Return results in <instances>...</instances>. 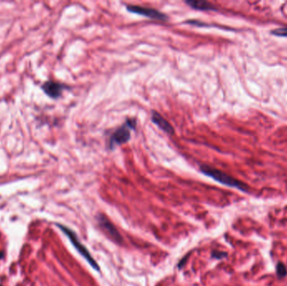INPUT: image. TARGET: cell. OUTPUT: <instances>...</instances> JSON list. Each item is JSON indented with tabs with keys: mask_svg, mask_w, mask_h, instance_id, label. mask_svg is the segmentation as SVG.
Here are the masks:
<instances>
[{
	"mask_svg": "<svg viewBox=\"0 0 287 286\" xmlns=\"http://www.w3.org/2000/svg\"><path fill=\"white\" fill-rule=\"evenodd\" d=\"M200 170L202 174L212 178L213 180L221 183L222 185L239 189L244 192H247L248 190H249V187L245 183L239 181V180H236L235 178L232 177L221 170L215 169L213 167L209 166L207 165H200Z\"/></svg>",
	"mask_w": 287,
	"mask_h": 286,
	"instance_id": "6da1fadb",
	"label": "cell"
},
{
	"mask_svg": "<svg viewBox=\"0 0 287 286\" xmlns=\"http://www.w3.org/2000/svg\"><path fill=\"white\" fill-rule=\"evenodd\" d=\"M137 121L135 118H128L125 123L117 128L110 136L108 140V148L113 149L116 146L127 143L131 138L130 131L135 130Z\"/></svg>",
	"mask_w": 287,
	"mask_h": 286,
	"instance_id": "7a4b0ae2",
	"label": "cell"
},
{
	"mask_svg": "<svg viewBox=\"0 0 287 286\" xmlns=\"http://www.w3.org/2000/svg\"><path fill=\"white\" fill-rule=\"evenodd\" d=\"M57 227H58L61 230H62V232L65 233V235L67 236V238H69V240L71 241V243H72V245L75 247V248H76L77 251H78V253L82 256V257L87 260V262L89 264L91 265V267L94 268L95 270H98L99 271L100 270V268H99V265L96 262L93 257L92 256L91 254H90V252L87 249V248L84 246L82 243H81L80 240L78 239L77 238V236L75 232H73L72 230H71L70 228H66L65 226H63V225L61 224H57Z\"/></svg>",
	"mask_w": 287,
	"mask_h": 286,
	"instance_id": "3957f363",
	"label": "cell"
},
{
	"mask_svg": "<svg viewBox=\"0 0 287 286\" xmlns=\"http://www.w3.org/2000/svg\"><path fill=\"white\" fill-rule=\"evenodd\" d=\"M126 8L130 13L142 15V16L152 18V19L160 20V21H167L168 18H169V17L166 15L161 13L160 11L157 10V9L152 8L141 7V6H138V5H127Z\"/></svg>",
	"mask_w": 287,
	"mask_h": 286,
	"instance_id": "277c9868",
	"label": "cell"
},
{
	"mask_svg": "<svg viewBox=\"0 0 287 286\" xmlns=\"http://www.w3.org/2000/svg\"><path fill=\"white\" fill-rule=\"evenodd\" d=\"M97 221H98L99 227L102 228V231H104V232H106L107 235L113 241H114L117 243H119V244L123 243L122 236L120 235V233L117 230L115 226L112 223V221L108 219V217H105L102 214H98L97 216Z\"/></svg>",
	"mask_w": 287,
	"mask_h": 286,
	"instance_id": "5b68a950",
	"label": "cell"
},
{
	"mask_svg": "<svg viewBox=\"0 0 287 286\" xmlns=\"http://www.w3.org/2000/svg\"><path fill=\"white\" fill-rule=\"evenodd\" d=\"M44 91L52 98H57L62 95V91L65 89V86L53 81H49L42 86Z\"/></svg>",
	"mask_w": 287,
	"mask_h": 286,
	"instance_id": "8992f818",
	"label": "cell"
},
{
	"mask_svg": "<svg viewBox=\"0 0 287 286\" xmlns=\"http://www.w3.org/2000/svg\"><path fill=\"white\" fill-rule=\"evenodd\" d=\"M151 121L155 124H156L158 127L160 128L161 130L165 132L168 134H174L175 130L173 126L168 122L165 118L160 115V113L156 111H152L151 114Z\"/></svg>",
	"mask_w": 287,
	"mask_h": 286,
	"instance_id": "52a82bcc",
	"label": "cell"
},
{
	"mask_svg": "<svg viewBox=\"0 0 287 286\" xmlns=\"http://www.w3.org/2000/svg\"><path fill=\"white\" fill-rule=\"evenodd\" d=\"M185 4H188L190 7L196 9V10L200 11H210V10H216V8L209 2L207 1H201V0H188L185 1Z\"/></svg>",
	"mask_w": 287,
	"mask_h": 286,
	"instance_id": "ba28073f",
	"label": "cell"
},
{
	"mask_svg": "<svg viewBox=\"0 0 287 286\" xmlns=\"http://www.w3.org/2000/svg\"><path fill=\"white\" fill-rule=\"evenodd\" d=\"M276 274L279 278H284L287 275V269L283 263H278L276 265Z\"/></svg>",
	"mask_w": 287,
	"mask_h": 286,
	"instance_id": "9c48e42d",
	"label": "cell"
},
{
	"mask_svg": "<svg viewBox=\"0 0 287 286\" xmlns=\"http://www.w3.org/2000/svg\"><path fill=\"white\" fill-rule=\"evenodd\" d=\"M271 33H272L273 35H276V36L287 37V27L274 29V30H272V32Z\"/></svg>",
	"mask_w": 287,
	"mask_h": 286,
	"instance_id": "30bf717a",
	"label": "cell"
},
{
	"mask_svg": "<svg viewBox=\"0 0 287 286\" xmlns=\"http://www.w3.org/2000/svg\"><path fill=\"white\" fill-rule=\"evenodd\" d=\"M227 255H228V254L224 253V252H213L212 253V257L217 258V259L223 258L227 257Z\"/></svg>",
	"mask_w": 287,
	"mask_h": 286,
	"instance_id": "8fae6325",
	"label": "cell"
},
{
	"mask_svg": "<svg viewBox=\"0 0 287 286\" xmlns=\"http://www.w3.org/2000/svg\"><path fill=\"white\" fill-rule=\"evenodd\" d=\"M4 258V253L0 251V258Z\"/></svg>",
	"mask_w": 287,
	"mask_h": 286,
	"instance_id": "7c38bea8",
	"label": "cell"
},
{
	"mask_svg": "<svg viewBox=\"0 0 287 286\" xmlns=\"http://www.w3.org/2000/svg\"><path fill=\"white\" fill-rule=\"evenodd\" d=\"M0 286H1V285H0Z\"/></svg>",
	"mask_w": 287,
	"mask_h": 286,
	"instance_id": "4fadbf2b",
	"label": "cell"
}]
</instances>
